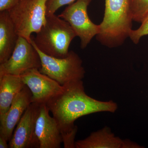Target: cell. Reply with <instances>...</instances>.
Here are the masks:
<instances>
[{"instance_id": "1", "label": "cell", "mask_w": 148, "mask_h": 148, "mask_svg": "<svg viewBox=\"0 0 148 148\" xmlns=\"http://www.w3.org/2000/svg\"><path fill=\"white\" fill-rule=\"evenodd\" d=\"M64 90L47 103L57 121L61 134L73 130L74 123L80 117L98 112H115L118 108L114 101H101L88 96L85 91L82 80L64 86Z\"/></svg>"}, {"instance_id": "2", "label": "cell", "mask_w": 148, "mask_h": 148, "mask_svg": "<svg viewBox=\"0 0 148 148\" xmlns=\"http://www.w3.org/2000/svg\"><path fill=\"white\" fill-rule=\"evenodd\" d=\"M132 21L128 0H105L104 16L96 39L107 47L120 46L129 38Z\"/></svg>"}, {"instance_id": "3", "label": "cell", "mask_w": 148, "mask_h": 148, "mask_svg": "<svg viewBox=\"0 0 148 148\" xmlns=\"http://www.w3.org/2000/svg\"><path fill=\"white\" fill-rule=\"evenodd\" d=\"M31 42L42 53L63 58L69 54V48L77 36L67 21L54 14L47 15L46 22Z\"/></svg>"}, {"instance_id": "4", "label": "cell", "mask_w": 148, "mask_h": 148, "mask_svg": "<svg viewBox=\"0 0 148 148\" xmlns=\"http://www.w3.org/2000/svg\"><path fill=\"white\" fill-rule=\"evenodd\" d=\"M48 0H20L8 10L19 37L31 42L32 35L37 34L46 22Z\"/></svg>"}, {"instance_id": "5", "label": "cell", "mask_w": 148, "mask_h": 148, "mask_svg": "<svg viewBox=\"0 0 148 148\" xmlns=\"http://www.w3.org/2000/svg\"><path fill=\"white\" fill-rule=\"evenodd\" d=\"M32 44L40 55L41 67L39 70L42 73L63 86L69 83L82 80L84 77L85 71L82 60L75 51H69L64 58H56L42 53Z\"/></svg>"}, {"instance_id": "6", "label": "cell", "mask_w": 148, "mask_h": 148, "mask_svg": "<svg viewBox=\"0 0 148 148\" xmlns=\"http://www.w3.org/2000/svg\"><path fill=\"white\" fill-rule=\"evenodd\" d=\"M92 0H77L69 5L58 16L67 21L80 40V47L84 49L100 32V24L90 20L88 8Z\"/></svg>"}, {"instance_id": "7", "label": "cell", "mask_w": 148, "mask_h": 148, "mask_svg": "<svg viewBox=\"0 0 148 148\" xmlns=\"http://www.w3.org/2000/svg\"><path fill=\"white\" fill-rule=\"evenodd\" d=\"M41 61L34 45L25 38L19 37L10 58L0 64V77L6 74L21 76L33 69L39 70Z\"/></svg>"}, {"instance_id": "8", "label": "cell", "mask_w": 148, "mask_h": 148, "mask_svg": "<svg viewBox=\"0 0 148 148\" xmlns=\"http://www.w3.org/2000/svg\"><path fill=\"white\" fill-rule=\"evenodd\" d=\"M20 76L32 92V103L47 104L64 90V86L42 73L38 69L29 70Z\"/></svg>"}, {"instance_id": "9", "label": "cell", "mask_w": 148, "mask_h": 148, "mask_svg": "<svg viewBox=\"0 0 148 148\" xmlns=\"http://www.w3.org/2000/svg\"><path fill=\"white\" fill-rule=\"evenodd\" d=\"M39 105L32 103L24 112L9 140V148H40L36 133V121Z\"/></svg>"}, {"instance_id": "10", "label": "cell", "mask_w": 148, "mask_h": 148, "mask_svg": "<svg viewBox=\"0 0 148 148\" xmlns=\"http://www.w3.org/2000/svg\"><path fill=\"white\" fill-rule=\"evenodd\" d=\"M46 104L39 105L36 124V133L40 148H60L63 143L57 121L49 114Z\"/></svg>"}, {"instance_id": "11", "label": "cell", "mask_w": 148, "mask_h": 148, "mask_svg": "<svg viewBox=\"0 0 148 148\" xmlns=\"http://www.w3.org/2000/svg\"><path fill=\"white\" fill-rule=\"evenodd\" d=\"M32 94L25 85L14 99L5 115L0 120V135L9 141L14 128L24 112L32 103Z\"/></svg>"}, {"instance_id": "12", "label": "cell", "mask_w": 148, "mask_h": 148, "mask_svg": "<svg viewBox=\"0 0 148 148\" xmlns=\"http://www.w3.org/2000/svg\"><path fill=\"white\" fill-rule=\"evenodd\" d=\"M127 139L116 136L110 128L105 126L90 133L83 140L76 141L75 148H126Z\"/></svg>"}, {"instance_id": "13", "label": "cell", "mask_w": 148, "mask_h": 148, "mask_svg": "<svg viewBox=\"0 0 148 148\" xmlns=\"http://www.w3.org/2000/svg\"><path fill=\"white\" fill-rule=\"evenodd\" d=\"M18 38L8 11L0 12V64L10 58Z\"/></svg>"}, {"instance_id": "14", "label": "cell", "mask_w": 148, "mask_h": 148, "mask_svg": "<svg viewBox=\"0 0 148 148\" xmlns=\"http://www.w3.org/2000/svg\"><path fill=\"white\" fill-rule=\"evenodd\" d=\"M25 85L20 76L6 74L0 77V120L5 115L14 99Z\"/></svg>"}, {"instance_id": "15", "label": "cell", "mask_w": 148, "mask_h": 148, "mask_svg": "<svg viewBox=\"0 0 148 148\" xmlns=\"http://www.w3.org/2000/svg\"><path fill=\"white\" fill-rule=\"evenodd\" d=\"M132 20L141 23L148 14V0H128Z\"/></svg>"}, {"instance_id": "16", "label": "cell", "mask_w": 148, "mask_h": 148, "mask_svg": "<svg viewBox=\"0 0 148 148\" xmlns=\"http://www.w3.org/2000/svg\"><path fill=\"white\" fill-rule=\"evenodd\" d=\"M140 23L138 29H132L130 33L129 38L135 44H138L143 37L148 35V14Z\"/></svg>"}, {"instance_id": "17", "label": "cell", "mask_w": 148, "mask_h": 148, "mask_svg": "<svg viewBox=\"0 0 148 148\" xmlns=\"http://www.w3.org/2000/svg\"><path fill=\"white\" fill-rule=\"evenodd\" d=\"M77 0H48L47 3V15L54 14L63 6L69 5Z\"/></svg>"}, {"instance_id": "18", "label": "cell", "mask_w": 148, "mask_h": 148, "mask_svg": "<svg viewBox=\"0 0 148 148\" xmlns=\"http://www.w3.org/2000/svg\"><path fill=\"white\" fill-rule=\"evenodd\" d=\"M78 131V127L73 130L61 134L63 143L65 148H75L76 135Z\"/></svg>"}, {"instance_id": "19", "label": "cell", "mask_w": 148, "mask_h": 148, "mask_svg": "<svg viewBox=\"0 0 148 148\" xmlns=\"http://www.w3.org/2000/svg\"><path fill=\"white\" fill-rule=\"evenodd\" d=\"M20 0H0V12L8 11L17 4Z\"/></svg>"}, {"instance_id": "20", "label": "cell", "mask_w": 148, "mask_h": 148, "mask_svg": "<svg viewBox=\"0 0 148 148\" xmlns=\"http://www.w3.org/2000/svg\"><path fill=\"white\" fill-rule=\"evenodd\" d=\"M8 141L3 136L0 135V148H9V145L7 144Z\"/></svg>"}]
</instances>
